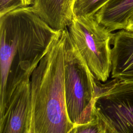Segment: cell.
<instances>
[{
  "mask_svg": "<svg viewBox=\"0 0 133 133\" xmlns=\"http://www.w3.org/2000/svg\"><path fill=\"white\" fill-rule=\"evenodd\" d=\"M67 28L61 31L30 78L31 133H74L66 107L64 46Z\"/></svg>",
  "mask_w": 133,
  "mask_h": 133,
  "instance_id": "cell-1",
  "label": "cell"
},
{
  "mask_svg": "<svg viewBox=\"0 0 133 133\" xmlns=\"http://www.w3.org/2000/svg\"><path fill=\"white\" fill-rule=\"evenodd\" d=\"M60 31L50 27L31 6L0 16V43L16 52L24 73L34 70Z\"/></svg>",
  "mask_w": 133,
  "mask_h": 133,
  "instance_id": "cell-2",
  "label": "cell"
},
{
  "mask_svg": "<svg viewBox=\"0 0 133 133\" xmlns=\"http://www.w3.org/2000/svg\"><path fill=\"white\" fill-rule=\"evenodd\" d=\"M65 99L70 121L78 125L95 116L96 79L73 45L67 29L64 46Z\"/></svg>",
  "mask_w": 133,
  "mask_h": 133,
  "instance_id": "cell-3",
  "label": "cell"
},
{
  "mask_svg": "<svg viewBox=\"0 0 133 133\" xmlns=\"http://www.w3.org/2000/svg\"><path fill=\"white\" fill-rule=\"evenodd\" d=\"M67 29L73 45L95 79L105 82L111 72L113 32L90 16H74Z\"/></svg>",
  "mask_w": 133,
  "mask_h": 133,
  "instance_id": "cell-4",
  "label": "cell"
},
{
  "mask_svg": "<svg viewBox=\"0 0 133 133\" xmlns=\"http://www.w3.org/2000/svg\"><path fill=\"white\" fill-rule=\"evenodd\" d=\"M94 108L109 133H133V80L96 79Z\"/></svg>",
  "mask_w": 133,
  "mask_h": 133,
  "instance_id": "cell-5",
  "label": "cell"
},
{
  "mask_svg": "<svg viewBox=\"0 0 133 133\" xmlns=\"http://www.w3.org/2000/svg\"><path fill=\"white\" fill-rule=\"evenodd\" d=\"M32 72H26L15 87L3 115L0 116V133H26L30 130Z\"/></svg>",
  "mask_w": 133,
  "mask_h": 133,
  "instance_id": "cell-6",
  "label": "cell"
},
{
  "mask_svg": "<svg viewBox=\"0 0 133 133\" xmlns=\"http://www.w3.org/2000/svg\"><path fill=\"white\" fill-rule=\"evenodd\" d=\"M111 76L121 81L133 80V32L125 29L113 33Z\"/></svg>",
  "mask_w": 133,
  "mask_h": 133,
  "instance_id": "cell-7",
  "label": "cell"
},
{
  "mask_svg": "<svg viewBox=\"0 0 133 133\" xmlns=\"http://www.w3.org/2000/svg\"><path fill=\"white\" fill-rule=\"evenodd\" d=\"M75 0H33L35 12L57 31L66 29L73 17Z\"/></svg>",
  "mask_w": 133,
  "mask_h": 133,
  "instance_id": "cell-8",
  "label": "cell"
},
{
  "mask_svg": "<svg viewBox=\"0 0 133 133\" xmlns=\"http://www.w3.org/2000/svg\"><path fill=\"white\" fill-rule=\"evenodd\" d=\"M133 12V0H108L95 15L96 20L109 31L125 29Z\"/></svg>",
  "mask_w": 133,
  "mask_h": 133,
  "instance_id": "cell-9",
  "label": "cell"
},
{
  "mask_svg": "<svg viewBox=\"0 0 133 133\" xmlns=\"http://www.w3.org/2000/svg\"><path fill=\"white\" fill-rule=\"evenodd\" d=\"M108 0H75L73 16H94L96 12Z\"/></svg>",
  "mask_w": 133,
  "mask_h": 133,
  "instance_id": "cell-10",
  "label": "cell"
},
{
  "mask_svg": "<svg viewBox=\"0 0 133 133\" xmlns=\"http://www.w3.org/2000/svg\"><path fill=\"white\" fill-rule=\"evenodd\" d=\"M74 133H109V132L101 119L95 112V116L91 121L76 125Z\"/></svg>",
  "mask_w": 133,
  "mask_h": 133,
  "instance_id": "cell-11",
  "label": "cell"
},
{
  "mask_svg": "<svg viewBox=\"0 0 133 133\" xmlns=\"http://www.w3.org/2000/svg\"><path fill=\"white\" fill-rule=\"evenodd\" d=\"M33 0H0V16L15 9L32 5Z\"/></svg>",
  "mask_w": 133,
  "mask_h": 133,
  "instance_id": "cell-12",
  "label": "cell"
},
{
  "mask_svg": "<svg viewBox=\"0 0 133 133\" xmlns=\"http://www.w3.org/2000/svg\"><path fill=\"white\" fill-rule=\"evenodd\" d=\"M125 30L133 32V12L129 18Z\"/></svg>",
  "mask_w": 133,
  "mask_h": 133,
  "instance_id": "cell-13",
  "label": "cell"
},
{
  "mask_svg": "<svg viewBox=\"0 0 133 133\" xmlns=\"http://www.w3.org/2000/svg\"><path fill=\"white\" fill-rule=\"evenodd\" d=\"M26 133H31V132H30V130H28L26 131Z\"/></svg>",
  "mask_w": 133,
  "mask_h": 133,
  "instance_id": "cell-14",
  "label": "cell"
}]
</instances>
